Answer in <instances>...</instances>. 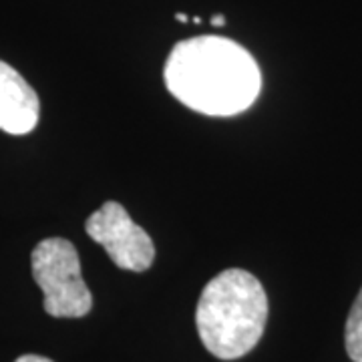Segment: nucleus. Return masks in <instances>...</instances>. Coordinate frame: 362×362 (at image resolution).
Here are the masks:
<instances>
[{"instance_id":"423d86ee","label":"nucleus","mask_w":362,"mask_h":362,"mask_svg":"<svg viewBox=\"0 0 362 362\" xmlns=\"http://www.w3.org/2000/svg\"><path fill=\"white\" fill-rule=\"evenodd\" d=\"M344 344H346L350 361L362 362V288L356 300H354V304H352V308H350L349 318H346Z\"/></svg>"},{"instance_id":"20e7f679","label":"nucleus","mask_w":362,"mask_h":362,"mask_svg":"<svg viewBox=\"0 0 362 362\" xmlns=\"http://www.w3.org/2000/svg\"><path fill=\"white\" fill-rule=\"evenodd\" d=\"M90 240L105 247L117 268L145 272L156 259V246L149 233L131 220L127 209L117 202H105L85 221Z\"/></svg>"},{"instance_id":"1a4fd4ad","label":"nucleus","mask_w":362,"mask_h":362,"mask_svg":"<svg viewBox=\"0 0 362 362\" xmlns=\"http://www.w3.org/2000/svg\"><path fill=\"white\" fill-rule=\"evenodd\" d=\"M175 18H177L180 23H187V21H189V16H187V14H183V13L175 14Z\"/></svg>"},{"instance_id":"f03ea898","label":"nucleus","mask_w":362,"mask_h":362,"mask_svg":"<svg viewBox=\"0 0 362 362\" xmlns=\"http://www.w3.org/2000/svg\"><path fill=\"white\" fill-rule=\"evenodd\" d=\"M268 320V296L259 280L230 268L204 288L195 324L199 338L216 358L233 361L256 349Z\"/></svg>"},{"instance_id":"39448f33","label":"nucleus","mask_w":362,"mask_h":362,"mask_svg":"<svg viewBox=\"0 0 362 362\" xmlns=\"http://www.w3.org/2000/svg\"><path fill=\"white\" fill-rule=\"evenodd\" d=\"M40 113L39 95L23 75L0 61V129L25 135L37 127Z\"/></svg>"},{"instance_id":"6e6552de","label":"nucleus","mask_w":362,"mask_h":362,"mask_svg":"<svg viewBox=\"0 0 362 362\" xmlns=\"http://www.w3.org/2000/svg\"><path fill=\"white\" fill-rule=\"evenodd\" d=\"M211 25H214V26H223V25H226V18H223L221 14H216V16L211 18Z\"/></svg>"},{"instance_id":"f257e3e1","label":"nucleus","mask_w":362,"mask_h":362,"mask_svg":"<svg viewBox=\"0 0 362 362\" xmlns=\"http://www.w3.org/2000/svg\"><path fill=\"white\" fill-rule=\"evenodd\" d=\"M165 87L189 109L228 117L258 99L262 73L254 57L223 37H195L177 42L165 63Z\"/></svg>"},{"instance_id":"0eeeda50","label":"nucleus","mask_w":362,"mask_h":362,"mask_svg":"<svg viewBox=\"0 0 362 362\" xmlns=\"http://www.w3.org/2000/svg\"><path fill=\"white\" fill-rule=\"evenodd\" d=\"M14 362H52L47 356H39V354H23L21 358H16Z\"/></svg>"},{"instance_id":"7ed1b4c3","label":"nucleus","mask_w":362,"mask_h":362,"mask_svg":"<svg viewBox=\"0 0 362 362\" xmlns=\"http://www.w3.org/2000/svg\"><path fill=\"white\" fill-rule=\"evenodd\" d=\"M35 282L45 294V312L54 318H83L93 308L89 286L81 276L77 247L65 238H47L30 256Z\"/></svg>"}]
</instances>
